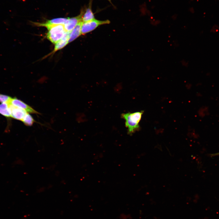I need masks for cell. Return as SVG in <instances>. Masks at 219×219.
I'll return each instance as SVG.
<instances>
[{"label":"cell","mask_w":219,"mask_h":219,"mask_svg":"<svg viewBox=\"0 0 219 219\" xmlns=\"http://www.w3.org/2000/svg\"><path fill=\"white\" fill-rule=\"evenodd\" d=\"M11 116L13 118L22 121L26 114L28 113L25 110L9 104Z\"/></svg>","instance_id":"obj_7"},{"label":"cell","mask_w":219,"mask_h":219,"mask_svg":"<svg viewBox=\"0 0 219 219\" xmlns=\"http://www.w3.org/2000/svg\"><path fill=\"white\" fill-rule=\"evenodd\" d=\"M219 155V153L215 154L214 155H214Z\"/></svg>","instance_id":"obj_16"},{"label":"cell","mask_w":219,"mask_h":219,"mask_svg":"<svg viewBox=\"0 0 219 219\" xmlns=\"http://www.w3.org/2000/svg\"><path fill=\"white\" fill-rule=\"evenodd\" d=\"M47 29L48 31L46 35V37L54 44H56L61 40L66 32L63 25H54Z\"/></svg>","instance_id":"obj_2"},{"label":"cell","mask_w":219,"mask_h":219,"mask_svg":"<svg viewBox=\"0 0 219 219\" xmlns=\"http://www.w3.org/2000/svg\"><path fill=\"white\" fill-rule=\"evenodd\" d=\"M22 121L25 125L28 126H32L35 122L34 119L29 113L26 114Z\"/></svg>","instance_id":"obj_12"},{"label":"cell","mask_w":219,"mask_h":219,"mask_svg":"<svg viewBox=\"0 0 219 219\" xmlns=\"http://www.w3.org/2000/svg\"><path fill=\"white\" fill-rule=\"evenodd\" d=\"M85 8H83L81 10L80 13L78 16L68 18L67 21L64 25V28L66 31H71L80 22L82 21V17Z\"/></svg>","instance_id":"obj_4"},{"label":"cell","mask_w":219,"mask_h":219,"mask_svg":"<svg viewBox=\"0 0 219 219\" xmlns=\"http://www.w3.org/2000/svg\"><path fill=\"white\" fill-rule=\"evenodd\" d=\"M9 104L22 109L29 113L39 114V112L35 110L32 107L16 97L12 98Z\"/></svg>","instance_id":"obj_5"},{"label":"cell","mask_w":219,"mask_h":219,"mask_svg":"<svg viewBox=\"0 0 219 219\" xmlns=\"http://www.w3.org/2000/svg\"><path fill=\"white\" fill-rule=\"evenodd\" d=\"M71 32L66 31L63 37L55 44L53 53L62 48L68 43L69 36Z\"/></svg>","instance_id":"obj_9"},{"label":"cell","mask_w":219,"mask_h":219,"mask_svg":"<svg viewBox=\"0 0 219 219\" xmlns=\"http://www.w3.org/2000/svg\"><path fill=\"white\" fill-rule=\"evenodd\" d=\"M92 1L93 0H89L88 7L85 8L82 18V21L83 22L89 21L95 19L94 14L92 10Z\"/></svg>","instance_id":"obj_8"},{"label":"cell","mask_w":219,"mask_h":219,"mask_svg":"<svg viewBox=\"0 0 219 219\" xmlns=\"http://www.w3.org/2000/svg\"><path fill=\"white\" fill-rule=\"evenodd\" d=\"M219 30V28L217 26H213L210 30V32L212 33H217Z\"/></svg>","instance_id":"obj_14"},{"label":"cell","mask_w":219,"mask_h":219,"mask_svg":"<svg viewBox=\"0 0 219 219\" xmlns=\"http://www.w3.org/2000/svg\"><path fill=\"white\" fill-rule=\"evenodd\" d=\"M82 21L80 22L71 32L68 40V43L76 39L81 34V29Z\"/></svg>","instance_id":"obj_10"},{"label":"cell","mask_w":219,"mask_h":219,"mask_svg":"<svg viewBox=\"0 0 219 219\" xmlns=\"http://www.w3.org/2000/svg\"><path fill=\"white\" fill-rule=\"evenodd\" d=\"M182 65L185 67H187L189 65V63L186 61L185 60H182L180 61Z\"/></svg>","instance_id":"obj_15"},{"label":"cell","mask_w":219,"mask_h":219,"mask_svg":"<svg viewBox=\"0 0 219 219\" xmlns=\"http://www.w3.org/2000/svg\"><path fill=\"white\" fill-rule=\"evenodd\" d=\"M0 114L7 118L11 117L9 104L2 103L0 104Z\"/></svg>","instance_id":"obj_11"},{"label":"cell","mask_w":219,"mask_h":219,"mask_svg":"<svg viewBox=\"0 0 219 219\" xmlns=\"http://www.w3.org/2000/svg\"><path fill=\"white\" fill-rule=\"evenodd\" d=\"M110 23L109 20H99L95 19L87 22H82L81 29V34H85L93 30L100 25L109 24Z\"/></svg>","instance_id":"obj_3"},{"label":"cell","mask_w":219,"mask_h":219,"mask_svg":"<svg viewBox=\"0 0 219 219\" xmlns=\"http://www.w3.org/2000/svg\"><path fill=\"white\" fill-rule=\"evenodd\" d=\"M68 18H55L47 20L44 23H33V24L37 26L45 27L47 28L54 25H64L67 21Z\"/></svg>","instance_id":"obj_6"},{"label":"cell","mask_w":219,"mask_h":219,"mask_svg":"<svg viewBox=\"0 0 219 219\" xmlns=\"http://www.w3.org/2000/svg\"><path fill=\"white\" fill-rule=\"evenodd\" d=\"M108 0L109 2H110L111 4H112V2H111V0Z\"/></svg>","instance_id":"obj_17"},{"label":"cell","mask_w":219,"mask_h":219,"mask_svg":"<svg viewBox=\"0 0 219 219\" xmlns=\"http://www.w3.org/2000/svg\"><path fill=\"white\" fill-rule=\"evenodd\" d=\"M12 97L10 96L0 93V102L2 103H6L9 104Z\"/></svg>","instance_id":"obj_13"},{"label":"cell","mask_w":219,"mask_h":219,"mask_svg":"<svg viewBox=\"0 0 219 219\" xmlns=\"http://www.w3.org/2000/svg\"><path fill=\"white\" fill-rule=\"evenodd\" d=\"M143 112V111H141L122 114V117L125 120V126L128 128L129 134L131 135L138 130L139 127V123Z\"/></svg>","instance_id":"obj_1"}]
</instances>
